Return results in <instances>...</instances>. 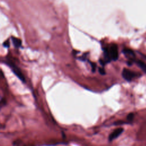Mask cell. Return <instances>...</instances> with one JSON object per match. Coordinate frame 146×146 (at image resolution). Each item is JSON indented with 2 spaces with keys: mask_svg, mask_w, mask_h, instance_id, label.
I'll return each mask as SVG.
<instances>
[{
  "mask_svg": "<svg viewBox=\"0 0 146 146\" xmlns=\"http://www.w3.org/2000/svg\"><path fill=\"white\" fill-rule=\"evenodd\" d=\"M108 50L111 59L113 60H116L119 56L117 45L116 44H112L109 48H108Z\"/></svg>",
  "mask_w": 146,
  "mask_h": 146,
  "instance_id": "6da1fadb",
  "label": "cell"
},
{
  "mask_svg": "<svg viewBox=\"0 0 146 146\" xmlns=\"http://www.w3.org/2000/svg\"><path fill=\"white\" fill-rule=\"evenodd\" d=\"M9 66L11 67V70H13V72L17 76L18 78H19V79L22 80L23 82H25V79L23 76V75L22 74L21 70H19V68H18L13 63H11L10 62L8 63Z\"/></svg>",
  "mask_w": 146,
  "mask_h": 146,
  "instance_id": "7a4b0ae2",
  "label": "cell"
},
{
  "mask_svg": "<svg viewBox=\"0 0 146 146\" xmlns=\"http://www.w3.org/2000/svg\"><path fill=\"white\" fill-rule=\"evenodd\" d=\"M136 76L135 72L127 68H124L122 71V76L127 81H131Z\"/></svg>",
  "mask_w": 146,
  "mask_h": 146,
  "instance_id": "3957f363",
  "label": "cell"
},
{
  "mask_svg": "<svg viewBox=\"0 0 146 146\" xmlns=\"http://www.w3.org/2000/svg\"><path fill=\"white\" fill-rule=\"evenodd\" d=\"M124 129L122 128H118L116 129H115L109 136L108 140L109 141H112L114 140L115 139L117 138L118 136H119L121 133L123 132Z\"/></svg>",
  "mask_w": 146,
  "mask_h": 146,
  "instance_id": "277c9868",
  "label": "cell"
},
{
  "mask_svg": "<svg viewBox=\"0 0 146 146\" xmlns=\"http://www.w3.org/2000/svg\"><path fill=\"white\" fill-rule=\"evenodd\" d=\"M123 52L128 58L132 59V58H133L135 57V54H134L133 52L131 50L125 48V49H124L123 50Z\"/></svg>",
  "mask_w": 146,
  "mask_h": 146,
  "instance_id": "5b68a950",
  "label": "cell"
},
{
  "mask_svg": "<svg viewBox=\"0 0 146 146\" xmlns=\"http://www.w3.org/2000/svg\"><path fill=\"white\" fill-rule=\"evenodd\" d=\"M11 40H12L14 46H15V47L19 48V47H21V44H22L21 39H19L17 38H15L14 36H12L11 37Z\"/></svg>",
  "mask_w": 146,
  "mask_h": 146,
  "instance_id": "8992f818",
  "label": "cell"
},
{
  "mask_svg": "<svg viewBox=\"0 0 146 146\" xmlns=\"http://www.w3.org/2000/svg\"><path fill=\"white\" fill-rule=\"evenodd\" d=\"M136 64H137V66H138L139 67H140L144 71L146 72V64H145L144 62H142L141 60H137V61H136Z\"/></svg>",
  "mask_w": 146,
  "mask_h": 146,
  "instance_id": "52a82bcc",
  "label": "cell"
},
{
  "mask_svg": "<svg viewBox=\"0 0 146 146\" xmlns=\"http://www.w3.org/2000/svg\"><path fill=\"white\" fill-rule=\"evenodd\" d=\"M134 117V114L133 113H129L128 115H127V119L128 121H131L133 119Z\"/></svg>",
  "mask_w": 146,
  "mask_h": 146,
  "instance_id": "ba28073f",
  "label": "cell"
},
{
  "mask_svg": "<svg viewBox=\"0 0 146 146\" xmlns=\"http://www.w3.org/2000/svg\"><path fill=\"white\" fill-rule=\"evenodd\" d=\"M99 72L101 75H104V74H106L105 70H104V68H103V67H100V68H99Z\"/></svg>",
  "mask_w": 146,
  "mask_h": 146,
  "instance_id": "9c48e42d",
  "label": "cell"
},
{
  "mask_svg": "<svg viewBox=\"0 0 146 146\" xmlns=\"http://www.w3.org/2000/svg\"><path fill=\"white\" fill-rule=\"evenodd\" d=\"M91 68H92V72H94L95 71V69H96V64L94 63H91Z\"/></svg>",
  "mask_w": 146,
  "mask_h": 146,
  "instance_id": "30bf717a",
  "label": "cell"
},
{
  "mask_svg": "<svg viewBox=\"0 0 146 146\" xmlns=\"http://www.w3.org/2000/svg\"><path fill=\"white\" fill-rule=\"evenodd\" d=\"M3 46L6 47H8L9 46V42L8 41H6L4 43H3Z\"/></svg>",
  "mask_w": 146,
  "mask_h": 146,
  "instance_id": "8fae6325",
  "label": "cell"
}]
</instances>
